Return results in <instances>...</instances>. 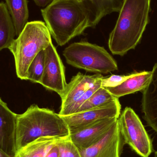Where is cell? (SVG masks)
<instances>
[{
    "instance_id": "cell-1",
    "label": "cell",
    "mask_w": 157,
    "mask_h": 157,
    "mask_svg": "<svg viewBox=\"0 0 157 157\" xmlns=\"http://www.w3.org/2000/svg\"><path fill=\"white\" fill-rule=\"evenodd\" d=\"M151 0H125L110 34L108 45L113 55L123 56L134 49L149 21Z\"/></svg>"
},
{
    "instance_id": "cell-2",
    "label": "cell",
    "mask_w": 157,
    "mask_h": 157,
    "mask_svg": "<svg viewBox=\"0 0 157 157\" xmlns=\"http://www.w3.org/2000/svg\"><path fill=\"white\" fill-rule=\"evenodd\" d=\"M41 12L51 35L59 46H64L90 27L86 11L75 0H54L41 9Z\"/></svg>"
},
{
    "instance_id": "cell-3",
    "label": "cell",
    "mask_w": 157,
    "mask_h": 157,
    "mask_svg": "<svg viewBox=\"0 0 157 157\" xmlns=\"http://www.w3.org/2000/svg\"><path fill=\"white\" fill-rule=\"evenodd\" d=\"M70 131L61 115L32 104L24 113L17 114L15 133L17 152L40 137L69 136Z\"/></svg>"
},
{
    "instance_id": "cell-4",
    "label": "cell",
    "mask_w": 157,
    "mask_h": 157,
    "mask_svg": "<svg viewBox=\"0 0 157 157\" xmlns=\"http://www.w3.org/2000/svg\"><path fill=\"white\" fill-rule=\"evenodd\" d=\"M52 41L50 32L44 22H29L20 35L8 48L13 55L17 77L27 80L29 65L39 52L45 50Z\"/></svg>"
},
{
    "instance_id": "cell-5",
    "label": "cell",
    "mask_w": 157,
    "mask_h": 157,
    "mask_svg": "<svg viewBox=\"0 0 157 157\" xmlns=\"http://www.w3.org/2000/svg\"><path fill=\"white\" fill-rule=\"evenodd\" d=\"M63 55L68 64L90 72L108 74L118 70L116 61L104 48L87 41L71 44Z\"/></svg>"
},
{
    "instance_id": "cell-6",
    "label": "cell",
    "mask_w": 157,
    "mask_h": 157,
    "mask_svg": "<svg viewBox=\"0 0 157 157\" xmlns=\"http://www.w3.org/2000/svg\"><path fill=\"white\" fill-rule=\"evenodd\" d=\"M118 122L125 144L141 157H149L152 152V141L134 111L130 107L125 108Z\"/></svg>"
},
{
    "instance_id": "cell-7",
    "label": "cell",
    "mask_w": 157,
    "mask_h": 157,
    "mask_svg": "<svg viewBox=\"0 0 157 157\" xmlns=\"http://www.w3.org/2000/svg\"><path fill=\"white\" fill-rule=\"evenodd\" d=\"M44 51L45 66L40 84L61 97L67 85L64 65L52 42Z\"/></svg>"
},
{
    "instance_id": "cell-8",
    "label": "cell",
    "mask_w": 157,
    "mask_h": 157,
    "mask_svg": "<svg viewBox=\"0 0 157 157\" xmlns=\"http://www.w3.org/2000/svg\"><path fill=\"white\" fill-rule=\"evenodd\" d=\"M121 110L119 98H116L111 102L100 107L61 116L67 124L71 133L101 120L109 118L118 119Z\"/></svg>"
},
{
    "instance_id": "cell-9",
    "label": "cell",
    "mask_w": 157,
    "mask_h": 157,
    "mask_svg": "<svg viewBox=\"0 0 157 157\" xmlns=\"http://www.w3.org/2000/svg\"><path fill=\"white\" fill-rule=\"evenodd\" d=\"M123 142L118 119L99 142L79 151L81 157H121Z\"/></svg>"
},
{
    "instance_id": "cell-10",
    "label": "cell",
    "mask_w": 157,
    "mask_h": 157,
    "mask_svg": "<svg viewBox=\"0 0 157 157\" xmlns=\"http://www.w3.org/2000/svg\"><path fill=\"white\" fill-rule=\"evenodd\" d=\"M103 78L100 74L87 75L78 73L74 76L70 83L67 84L65 91L61 97L62 104L59 114L61 116L69 115L71 109L83 94Z\"/></svg>"
},
{
    "instance_id": "cell-11",
    "label": "cell",
    "mask_w": 157,
    "mask_h": 157,
    "mask_svg": "<svg viewBox=\"0 0 157 157\" xmlns=\"http://www.w3.org/2000/svg\"><path fill=\"white\" fill-rule=\"evenodd\" d=\"M118 119L101 120L71 133L69 137L78 150L86 149L101 140Z\"/></svg>"
},
{
    "instance_id": "cell-12",
    "label": "cell",
    "mask_w": 157,
    "mask_h": 157,
    "mask_svg": "<svg viewBox=\"0 0 157 157\" xmlns=\"http://www.w3.org/2000/svg\"><path fill=\"white\" fill-rule=\"evenodd\" d=\"M17 114L0 98V148L11 157L17 154L15 143Z\"/></svg>"
},
{
    "instance_id": "cell-13",
    "label": "cell",
    "mask_w": 157,
    "mask_h": 157,
    "mask_svg": "<svg viewBox=\"0 0 157 157\" xmlns=\"http://www.w3.org/2000/svg\"><path fill=\"white\" fill-rule=\"evenodd\" d=\"M142 108L145 121L157 132V63L151 71L147 86L143 91Z\"/></svg>"
},
{
    "instance_id": "cell-14",
    "label": "cell",
    "mask_w": 157,
    "mask_h": 157,
    "mask_svg": "<svg viewBox=\"0 0 157 157\" xmlns=\"http://www.w3.org/2000/svg\"><path fill=\"white\" fill-rule=\"evenodd\" d=\"M151 71H144L132 74L129 78L123 83L113 87L105 88L113 97L118 98L132 94L138 91H143L149 83Z\"/></svg>"
},
{
    "instance_id": "cell-15",
    "label": "cell",
    "mask_w": 157,
    "mask_h": 157,
    "mask_svg": "<svg viewBox=\"0 0 157 157\" xmlns=\"http://www.w3.org/2000/svg\"><path fill=\"white\" fill-rule=\"evenodd\" d=\"M61 138L54 136L40 137L17 151L15 157H45Z\"/></svg>"
},
{
    "instance_id": "cell-16",
    "label": "cell",
    "mask_w": 157,
    "mask_h": 157,
    "mask_svg": "<svg viewBox=\"0 0 157 157\" xmlns=\"http://www.w3.org/2000/svg\"><path fill=\"white\" fill-rule=\"evenodd\" d=\"M9 13L18 36L28 23L29 13L28 0H5Z\"/></svg>"
},
{
    "instance_id": "cell-17",
    "label": "cell",
    "mask_w": 157,
    "mask_h": 157,
    "mask_svg": "<svg viewBox=\"0 0 157 157\" xmlns=\"http://www.w3.org/2000/svg\"><path fill=\"white\" fill-rule=\"evenodd\" d=\"M125 0H91L90 27L95 28L105 16L120 12Z\"/></svg>"
},
{
    "instance_id": "cell-18",
    "label": "cell",
    "mask_w": 157,
    "mask_h": 157,
    "mask_svg": "<svg viewBox=\"0 0 157 157\" xmlns=\"http://www.w3.org/2000/svg\"><path fill=\"white\" fill-rule=\"evenodd\" d=\"M15 29L6 3L0 2V52L8 48L14 40Z\"/></svg>"
},
{
    "instance_id": "cell-19",
    "label": "cell",
    "mask_w": 157,
    "mask_h": 157,
    "mask_svg": "<svg viewBox=\"0 0 157 157\" xmlns=\"http://www.w3.org/2000/svg\"><path fill=\"white\" fill-rule=\"evenodd\" d=\"M116 98L105 88L101 87L78 109L76 113L100 107Z\"/></svg>"
},
{
    "instance_id": "cell-20",
    "label": "cell",
    "mask_w": 157,
    "mask_h": 157,
    "mask_svg": "<svg viewBox=\"0 0 157 157\" xmlns=\"http://www.w3.org/2000/svg\"><path fill=\"white\" fill-rule=\"evenodd\" d=\"M45 66V51L38 53L29 65L27 72V80L40 84Z\"/></svg>"
},
{
    "instance_id": "cell-21",
    "label": "cell",
    "mask_w": 157,
    "mask_h": 157,
    "mask_svg": "<svg viewBox=\"0 0 157 157\" xmlns=\"http://www.w3.org/2000/svg\"><path fill=\"white\" fill-rule=\"evenodd\" d=\"M69 136L61 138L57 143L59 157H81L79 150L72 142Z\"/></svg>"
},
{
    "instance_id": "cell-22",
    "label": "cell",
    "mask_w": 157,
    "mask_h": 157,
    "mask_svg": "<svg viewBox=\"0 0 157 157\" xmlns=\"http://www.w3.org/2000/svg\"><path fill=\"white\" fill-rule=\"evenodd\" d=\"M101 79L97 81L91 87L86 90L83 95L80 97V98L77 101V102L73 106L70 112V114H74L76 113L78 109L97 91L101 87Z\"/></svg>"
},
{
    "instance_id": "cell-23",
    "label": "cell",
    "mask_w": 157,
    "mask_h": 157,
    "mask_svg": "<svg viewBox=\"0 0 157 157\" xmlns=\"http://www.w3.org/2000/svg\"><path fill=\"white\" fill-rule=\"evenodd\" d=\"M131 74L127 75H113L109 77H103L101 79V86L102 87H113L120 85L131 76Z\"/></svg>"
},
{
    "instance_id": "cell-24",
    "label": "cell",
    "mask_w": 157,
    "mask_h": 157,
    "mask_svg": "<svg viewBox=\"0 0 157 157\" xmlns=\"http://www.w3.org/2000/svg\"><path fill=\"white\" fill-rule=\"evenodd\" d=\"M75 1L82 5L86 11L90 20V17H91V0H75Z\"/></svg>"
},
{
    "instance_id": "cell-25",
    "label": "cell",
    "mask_w": 157,
    "mask_h": 157,
    "mask_svg": "<svg viewBox=\"0 0 157 157\" xmlns=\"http://www.w3.org/2000/svg\"><path fill=\"white\" fill-rule=\"evenodd\" d=\"M45 157H59V149L57 144L51 148Z\"/></svg>"
},
{
    "instance_id": "cell-26",
    "label": "cell",
    "mask_w": 157,
    "mask_h": 157,
    "mask_svg": "<svg viewBox=\"0 0 157 157\" xmlns=\"http://www.w3.org/2000/svg\"><path fill=\"white\" fill-rule=\"evenodd\" d=\"M36 4L40 7H47L54 0H33Z\"/></svg>"
},
{
    "instance_id": "cell-27",
    "label": "cell",
    "mask_w": 157,
    "mask_h": 157,
    "mask_svg": "<svg viewBox=\"0 0 157 157\" xmlns=\"http://www.w3.org/2000/svg\"><path fill=\"white\" fill-rule=\"evenodd\" d=\"M0 157H11L0 148Z\"/></svg>"
},
{
    "instance_id": "cell-28",
    "label": "cell",
    "mask_w": 157,
    "mask_h": 157,
    "mask_svg": "<svg viewBox=\"0 0 157 157\" xmlns=\"http://www.w3.org/2000/svg\"><path fill=\"white\" fill-rule=\"evenodd\" d=\"M155 157H157V151L155 153Z\"/></svg>"
}]
</instances>
